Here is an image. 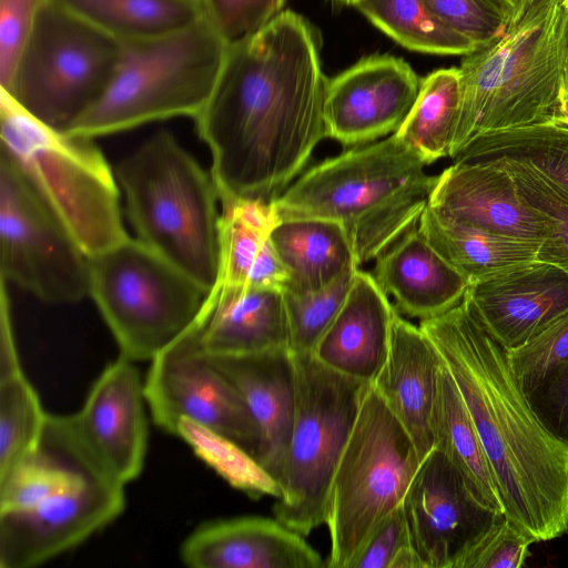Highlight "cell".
Returning <instances> with one entry per match:
<instances>
[{
    "label": "cell",
    "mask_w": 568,
    "mask_h": 568,
    "mask_svg": "<svg viewBox=\"0 0 568 568\" xmlns=\"http://www.w3.org/2000/svg\"><path fill=\"white\" fill-rule=\"evenodd\" d=\"M204 17L227 42L245 38L267 24L285 0H202Z\"/></svg>",
    "instance_id": "obj_41"
},
{
    "label": "cell",
    "mask_w": 568,
    "mask_h": 568,
    "mask_svg": "<svg viewBox=\"0 0 568 568\" xmlns=\"http://www.w3.org/2000/svg\"><path fill=\"white\" fill-rule=\"evenodd\" d=\"M439 361L432 417L434 447L453 462L485 506L504 514L477 430L453 377L440 358Z\"/></svg>",
    "instance_id": "obj_28"
},
{
    "label": "cell",
    "mask_w": 568,
    "mask_h": 568,
    "mask_svg": "<svg viewBox=\"0 0 568 568\" xmlns=\"http://www.w3.org/2000/svg\"><path fill=\"white\" fill-rule=\"evenodd\" d=\"M292 356L295 414L282 494L273 513L288 528L307 536L325 524L331 484L369 383L326 367L313 354Z\"/></svg>",
    "instance_id": "obj_10"
},
{
    "label": "cell",
    "mask_w": 568,
    "mask_h": 568,
    "mask_svg": "<svg viewBox=\"0 0 568 568\" xmlns=\"http://www.w3.org/2000/svg\"><path fill=\"white\" fill-rule=\"evenodd\" d=\"M349 568H426L415 548L403 504L377 526Z\"/></svg>",
    "instance_id": "obj_39"
},
{
    "label": "cell",
    "mask_w": 568,
    "mask_h": 568,
    "mask_svg": "<svg viewBox=\"0 0 568 568\" xmlns=\"http://www.w3.org/2000/svg\"><path fill=\"white\" fill-rule=\"evenodd\" d=\"M396 311L375 276L357 268L313 355L342 375L373 383L387 358Z\"/></svg>",
    "instance_id": "obj_23"
},
{
    "label": "cell",
    "mask_w": 568,
    "mask_h": 568,
    "mask_svg": "<svg viewBox=\"0 0 568 568\" xmlns=\"http://www.w3.org/2000/svg\"><path fill=\"white\" fill-rule=\"evenodd\" d=\"M453 160L480 135L556 124L568 70L564 0H536L505 34L464 55Z\"/></svg>",
    "instance_id": "obj_4"
},
{
    "label": "cell",
    "mask_w": 568,
    "mask_h": 568,
    "mask_svg": "<svg viewBox=\"0 0 568 568\" xmlns=\"http://www.w3.org/2000/svg\"><path fill=\"white\" fill-rule=\"evenodd\" d=\"M458 68L422 79L416 101L395 134L428 165L449 156L460 108Z\"/></svg>",
    "instance_id": "obj_30"
},
{
    "label": "cell",
    "mask_w": 568,
    "mask_h": 568,
    "mask_svg": "<svg viewBox=\"0 0 568 568\" xmlns=\"http://www.w3.org/2000/svg\"><path fill=\"white\" fill-rule=\"evenodd\" d=\"M0 271L7 283L44 302L89 296V256L1 148Z\"/></svg>",
    "instance_id": "obj_12"
},
{
    "label": "cell",
    "mask_w": 568,
    "mask_h": 568,
    "mask_svg": "<svg viewBox=\"0 0 568 568\" xmlns=\"http://www.w3.org/2000/svg\"><path fill=\"white\" fill-rule=\"evenodd\" d=\"M419 326L466 405L506 518L535 542L568 534V445L534 412L507 349L465 297Z\"/></svg>",
    "instance_id": "obj_2"
},
{
    "label": "cell",
    "mask_w": 568,
    "mask_h": 568,
    "mask_svg": "<svg viewBox=\"0 0 568 568\" xmlns=\"http://www.w3.org/2000/svg\"><path fill=\"white\" fill-rule=\"evenodd\" d=\"M464 297L509 351L568 311V272L532 261L470 283Z\"/></svg>",
    "instance_id": "obj_18"
},
{
    "label": "cell",
    "mask_w": 568,
    "mask_h": 568,
    "mask_svg": "<svg viewBox=\"0 0 568 568\" xmlns=\"http://www.w3.org/2000/svg\"><path fill=\"white\" fill-rule=\"evenodd\" d=\"M268 240L288 274L284 290L296 294L325 290L359 267L346 229L333 220L280 219Z\"/></svg>",
    "instance_id": "obj_26"
},
{
    "label": "cell",
    "mask_w": 568,
    "mask_h": 568,
    "mask_svg": "<svg viewBox=\"0 0 568 568\" xmlns=\"http://www.w3.org/2000/svg\"><path fill=\"white\" fill-rule=\"evenodd\" d=\"M424 1L440 21L476 48L498 39L513 24V11L505 0Z\"/></svg>",
    "instance_id": "obj_38"
},
{
    "label": "cell",
    "mask_w": 568,
    "mask_h": 568,
    "mask_svg": "<svg viewBox=\"0 0 568 568\" xmlns=\"http://www.w3.org/2000/svg\"><path fill=\"white\" fill-rule=\"evenodd\" d=\"M0 130L1 149L88 256L129 237L114 170L91 138L42 123L2 90Z\"/></svg>",
    "instance_id": "obj_6"
},
{
    "label": "cell",
    "mask_w": 568,
    "mask_h": 568,
    "mask_svg": "<svg viewBox=\"0 0 568 568\" xmlns=\"http://www.w3.org/2000/svg\"><path fill=\"white\" fill-rule=\"evenodd\" d=\"M422 79L403 59L373 54L327 80L326 136L362 145L395 133L420 89Z\"/></svg>",
    "instance_id": "obj_16"
},
{
    "label": "cell",
    "mask_w": 568,
    "mask_h": 568,
    "mask_svg": "<svg viewBox=\"0 0 568 568\" xmlns=\"http://www.w3.org/2000/svg\"><path fill=\"white\" fill-rule=\"evenodd\" d=\"M288 274L267 237L262 246L248 277V287H273L284 290Z\"/></svg>",
    "instance_id": "obj_44"
},
{
    "label": "cell",
    "mask_w": 568,
    "mask_h": 568,
    "mask_svg": "<svg viewBox=\"0 0 568 568\" xmlns=\"http://www.w3.org/2000/svg\"><path fill=\"white\" fill-rule=\"evenodd\" d=\"M535 540L506 516L486 534L466 559L463 568H519L529 557Z\"/></svg>",
    "instance_id": "obj_42"
},
{
    "label": "cell",
    "mask_w": 568,
    "mask_h": 568,
    "mask_svg": "<svg viewBox=\"0 0 568 568\" xmlns=\"http://www.w3.org/2000/svg\"><path fill=\"white\" fill-rule=\"evenodd\" d=\"M89 296L130 361H152L176 341L209 292L130 236L89 256Z\"/></svg>",
    "instance_id": "obj_9"
},
{
    "label": "cell",
    "mask_w": 568,
    "mask_h": 568,
    "mask_svg": "<svg viewBox=\"0 0 568 568\" xmlns=\"http://www.w3.org/2000/svg\"><path fill=\"white\" fill-rule=\"evenodd\" d=\"M132 362L120 355L109 364L71 415L93 458L124 485L141 474L148 445L144 382Z\"/></svg>",
    "instance_id": "obj_17"
},
{
    "label": "cell",
    "mask_w": 568,
    "mask_h": 568,
    "mask_svg": "<svg viewBox=\"0 0 568 568\" xmlns=\"http://www.w3.org/2000/svg\"><path fill=\"white\" fill-rule=\"evenodd\" d=\"M471 162H491L510 174L523 199L545 216L551 230L540 245L538 261L568 272V192L525 163L507 159Z\"/></svg>",
    "instance_id": "obj_34"
},
{
    "label": "cell",
    "mask_w": 568,
    "mask_h": 568,
    "mask_svg": "<svg viewBox=\"0 0 568 568\" xmlns=\"http://www.w3.org/2000/svg\"><path fill=\"white\" fill-rule=\"evenodd\" d=\"M395 133L326 159L271 202L277 220L322 217L346 229L359 266L418 226L437 175Z\"/></svg>",
    "instance_id": "obj_3"
},
{
    "label": "cell",
    "mask_w": 568,
    "mask_h": 568,
    "mask_svg": "<svg viewBox=\"0 0 568 568\" xmlns=\"http://www.w3.org/2000/svg\"><path fill=\"white\" fill-rule=\"evenodd\" d=\"M49 0H0V84L9 92L37 19Z\"/></svg>",
    "instance_id": "obj_40"
},
{
    "label": "cell",
    "mask_w": 568,
    "mask_h": 568,
    "mask_svg": "<svg viewBox=\"0 0 568 568\" xmlns=\"http://www.w3.org/2000/svg\"><path fill=\"white\" fill-rule=\"evenodd\" d=\"M205 355L243 396L261 436L257 463L281 484L296 403L291 352L278 348L247 355Z\"/></svg>",
    "instance_id": "obj_21"
},
{
    "label": "cell",
    "mask_w": 568,
    "mask_h": 568,
    "mask_svg": "<svg viewBox=\"0 0 568 568\" xmlns=\"http://www.w3.org/2000/svg\"><path fill=\"white\" fill-rule=\"evenodd\" d=\"M513 11V24L518 21L536 0H505ZM511 24V26H513Z\"/></svg>",
    "instance_id": "obj_46"
},
{
    "label": "cell",
    "mask_w": 568,
    "mask_h": 568,
    "mask_svg": "<svg viewBox=\"0 0 568 568\" xmlns=\"http://www.w3.org/2000/svg\"><path fill=\"white\" fill-rule=\"evenodd\" d=\"M528 400L545 427L568 445V363L531 394Z\"/></svg>",
    "instance_id": "obj_43"
},
{
    "label": "cell",
    "mask_w": 568,
    "mask_h": 568,
    "mask_svg": "<svg viewBox=\"0 0 568 568\" xmlns=\"http://www.w3.org/2000/svg\"><path fill=\"white\" fill-rule=\"evenodd\" d=\"M428 204L455 221L508 236L542 244L551 234L510 174L491 162L455 161L437 175Z\"/></svg>",
    "instance_id": "obj_19"
},
{
    "label": "cell",
    "mask_w": 568,
    "mask_h": 568,
    "mask_svg": "<svg viewBox=\"0 0 568 568\" xmlns=\"http://www.w3.org/2000/svg\"><path fill=\"white\" fill-rule=\"evenodd\" d=\"M121 52V42L49 0L7 93L42 123L67 131L104 94Z\"/></svg>",
    "instance_id": "obj_11"
},
{
    "label": "cell",
    "mask_w": 568,
    "mask_h": 568,
    "mask_svg": "<svg viewBox=\"0 0 568 568\" xmlns=\"http://www.w3.org/2000/svg\"><path fill=\"white\" fill-rule=\"evenodd\" d=\"M355 8L409 50L466 55L476 49L467 38L440 21L424 0H361Z\"/></svg>",
    "instance_id": "obj_32"
},
{
    "label": "cell",
    "mask_w": 568,
    "mask_h": 568,
    "mask_svg": "<svg viewBox=\"0 0 568 568\" xmlns=\"http://www.w3.org/2000/svg\"><path fill=\"white\" fill-rule=\"evenodd\" d=\"M342 4H346V6H356L361 0H335Z\"/></svg>",
    "instance_id": "obj_48"
},
{
    "label": "cell",
    "mask_w": 568,
    "mask_h": 568,
    "mask_svg": "<svg viewBox=\"0 0 568 568\" xmlns=\"http://www.w3.org/2000/svg\"><path fill=\"white\" fill-rule=\"evenodd\" d=\"M420 463L408 433L367 384L331 484L326 567L349 568L377 526L403 503Z\"/></svg>",
    "instance_id": "obj_8"
},
{
    "label": "cell",
    "mask_w": 568,
    "mask_h": 568,
    "mask_svg": "<svg viewBox=\"0 0 568 568\" xmlns=\"http://www.w3.org/2000/svg\"><path fill=\"white\" fill-rule=\"evenodd\" d=\"M189 329L207 355H247L287 348L283 290L213 286Z\"/></svg>",
    "instance_id": "obj_22"
},
{
    "label": "cell",
    "mask_w": 568,
    "mask_h": 568,
    "mask_svg": "<svg viewBox=\"0 0 568 568\" xmlns=\"http://www.w3.org/2000/svg\"><path fill=\"white\" fill-rule=\"evenodd\" d=\"M138 239L206 291L219 268V193L210 173L168 130L114 168Z\"/></svg>",
    "instance_id": "obj_5"
},
{
    "label": "cell",
    "mask_w": 568,
    "mask_h": 568,
    "mask_svg": "<svg viewBox=\"0 0 568 568\" xmlns=\"http://www.w3.org/2000/svg\"><path fill=\"white\" fill-rule=\"evenodd\" d=\"M0 378L21 372V365L16 346L7 282L1 278L0 291Z\"/></svg>",
    "instance_id": "obj_45"
},
{
    "label": "cell",
    "mask_w": 568,
    "mask_h": 568,
    "mask_svg": "<svg viewBox=\"0 0 568 568\" xmlns=\"http://www.w3.org/2000/svg\"><path fill=\"white\" fill-rule=\"evenodd\" d=\"M565 2V7H566V10H567V14H568V0H564Z\"/></svg>",
    "instance_id": "obj_49"
},
{
    "label": "cell",
    "mask_w": 568,
    "mask_h": 568,
    "mask_svg": "<svg viewBox=\"0 0 568 568\" xmlns=\"http://www.w3.org/2000/svg\"><path fill=\"white\" fill-rule=\"evenodd\" d=\"M556 124L568 126V97L561 101Z\"/></svg>",
    "instance_id": "obj_47"
},
{
    "label": "cell",
    "mask_w": 568,
    "mask_h": 568,
    "mask_svg": "<svg viewBox=\"0 0 568 568\" xmlns=\"http://www.w3.org/2000/svg\"><path fill=\"white\" fill-rule=\"evenodd\" d=\"M276 518L237 517L204 524L182 544L192 568H321L322 556Z\"/></svg>",
    "instance_id": "obj_20"
},
{
    "label": "cell",
    "mask_w": 568,
    "mask_h": 568,
    "mask_svg": "<svg viewBox=\"0 0 568 568\" xmlns=\"http://www.w3.org/2000/svg\"><path fill=\"white\" fill-rule=\"evenodd\" d=\"M507 352L511 371L528 398L568 363V311Z\"/></svg>",
    "instance_id": "obj_37"
},
{
    "label": "cell",
    "mask_w": 568,
    "mask_h": 568,
    "mask_svg": "<svg viewBox=\"0 0 568 568\" xmlns=\"http://www.w3.org/2000/svg\"><path fill=\"white\" fill-rule=\"evenodd\" d=\"M175 435L187 442L233 487L253 498L281 496L280 484L235 444L182 420Z\"/></svg>",
    "instance_id": "obj_35"
},
{
    "label": "cell",
    "mask_w": 568,
    "mask_h": 568,
    "mask_svg": "<svg viewBox=\"0 0 568 568\" xmlns=\"http://www.w3.org/2000/svg\"><path fill=\"white\" fill-rule=\"evenodd\" d=\"M144 394L154 423L165 432L175 434L185 420L235 444L257 462L261 436L243 396L189 328L151 361Z\"/></svg>",
    "instance_id": "obj_13"
},
{
    "label": "cell",
    "mask_w": 568,
    "mask_h": 568,
    "mask_svg": "<svg viewBox=\"0 0 568 568\" xmlns=\"http://www.w3.org/2000/svg\"><path fill=\"white\" fill-rule=\"evenodd\" d=\"M317 30L284 10L227 43L213 91L194 119L219 197L272 202L326 136L327 80Z\"/></svg>",
    "instance_id": "obj_1"
},
{
    "label": "cell",
    "mask_w": 568,
    "mask_h": 568,
    "mask_svg": "<svg viewBox=\"0 0 568 568\" xmlns=\"http://www.w3.org/2000/svg\"><path fill=\"white\" fill-rule=\"evenodd\" d=\"M121 43L153 40L203 20L202 0H52Z\"/></svg>",
    "instance_id": "obj_29"
},
{
    "label": "cell",
    "mask_w": 568,
    "mask_h": 568,
    "mask_svg": "<svg viewBox=\"0 0 568 568\" xmlns=\"http://www.w3.org/2000/svg\"><path fill=\"white\" fill-rule=\"evenodd\" d=\"M491 159L525 163L568 192V126L538 124L487 133L454 162Z\"/></svg>",
    "instance_id": "obj_31"
},
{
    "label": "cell",
    "mask_w": 568,
    "mask_h": 568,
    "mask_svg": "<svg viewBox=\"0 0 568 568\" xmlns=\"http://www.w3.org/2000/svg\"><path fill=\"white\" fill-rule=\"evenodd\" d=\"M375 261L374 276L394 297L396 310L420 321L459 304L470 284L427 242L418 226Z\"/></svg>",
    "instance_id": "obj_25"
},
{
    "label": "cell",
    "mask_w": 568,
    "mask_h": 568,
    "mask_svg": "<svg viewBox=\"0 0 568 568\" xmlns=\"http://www.w3.org/2000/svg\"><path fill=\"white\" fill-rule=\"evenodd\" d=\"M124 487L92 464L33 507L0 514V567H33L84 541L123 511Z\"/></svg>",
    "instance_id": "obj_14"
},
{
    "label": "cell",
    "mask_w": 568,
    "mask_h": 568,
    "mask_svg": "<svg viewBox=\"0 0 568 568\" xmlns=\"http://www.w3.org/2000/svg\"><path fill=\"white\" fill-rule=\"evenodd\" d=\"M440 361L418 325L396 311L387 358L371 383L412 438L422 460L434 448L433 408Z\"/></svg>",
    "instance_id": "obj_24"
},
{
    "label": "cell",
    "mask_w": 568,
    "mask_h": 568,
    "mask_svg": "<svg viewBox=\"0 0 568 568\" xmlns=\"http://www.w3.org/2000/svg\"><path fill=\"white\" fill-rule=\"evenodd\" d=\"M226 48L205 18L166 37L122 43L109 88L65 132L93 139L175 116L194 120L213 91Z\"/></svg>",
    "instance_id": "obj_7"
},
{
    "label": "cell",
    "mask_w": 568,
    "mask_h": 568,
    "mask_svg": "<svg viewBox=\"0 0 568 568\" xmlns=\"http://www.w3.org/2000/svg\"><path fill=\"white\" fill-rule=\"evenodd\" d=\"M418 231L469 283L538 261L541 245L455 221L429 204L420 216Z\"/></svg>",
    "instance_id": "obj_27"
},
{
    "label": "cell",
    "mask_w": 568,
    "mask_h": 568,
    "mask_svg": "<svg viewBox=\"0 0 568 568\" xmlns=\"http://www.w3.org/2000/svg\"><path fill=\"white\" fill-rule=\"evenodd\" d=\"M359 268V267H358ZM357 268L343 275L329 287L310 294L283 290L292 354H313L321 337L339 311Z\"/></svg>",
    "instance_id": "obj_36"
},
{
    "label": "cell",
    "mask_w": 568,
    "mask_h": 568,
    "mask_svg": "<svg viewBox=\"0 0 568 568\" xmlns=\"http://www.w3.org/2000/svg\"><path fill=\"white\" fill-rule=\"evenodd\" d=\"M47 416L22 371L0 378V480L36 450Z\"/></svg>",
    "instance_id": "obj_33"
},
{
    "label": "cell",
    "mask_w": 568,
    "mask_h": 568,
    "mask_svg": "<svg viewBox=\"0 0 568 568\" xmlns=\"http://www.w3.org/2000/svg\"><path fill=\"white\" fill-rule=\"evenodd\" d=\"M402 504L426 568H463L505 516L485 506L458 468L436 447L423 458Z\"/></svg>",
    "instance_id": "obj_15"
}]
</instances>
